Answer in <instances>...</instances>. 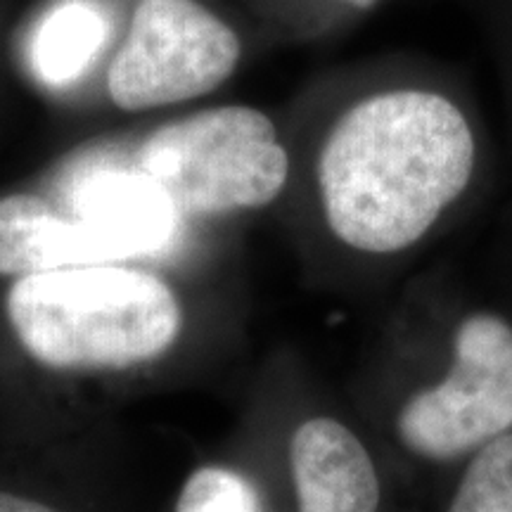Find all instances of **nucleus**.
Listing matches in <instances>:
<instances>
[{
    "instance_id": "1",
    "label": "nucleus",
    "mask_w": 512,
    "mask_h": 512,
    "mask_svg": "<svg viewBox=\"0 0 512 512\" xmlns=\"http://www.w3.org/2000/svg\"><path fill=\"white\" fill-rule=\"evenodd\" d=\"M313 183L330 245L392 264L475 214L494 183V143L470 86L394 83L335 114Z\"/></svg>"
},
{
    "instance_id": "2",
    "label": "nucleus",
    "mask_w": 512,
    "mask_h": 512,
    "mask_svg": "<svg viewBox=\"0 0 512 512\" xmlns=\"http://www.w3.org/2000/svg\"><path fill=\"white\" fill-rule=\"evenodd\" d=\"M389 380L384 432L408 465L441 484L512 434V309L448 275L422 287Z\"/></svg>"
},
{
    "instance_id": "3",
    "label": "nucleus",
    "mask_w": 512,
    "mask_h": 512,
    "mask_svg": "<svg viewBox=\"0 0 512 512\" xmlns=\"http://www.w3.org/2000/svg\"><path fill=\"white\" fill-rule=\"evenodd\" d=\"M5 311L22 349L50 370H126L176 342L183 313L157 275L119 264H76L17 278Z\"/></svg>"
},
{
    "instance_id": "4",
    "label": "nucleus",
    "mask_w": 512,
    "mask_h": 512,
    "mask_svg": "<svg viewBox=\"0 0 512 512\" xmlns=\"http://www.w3.org/2000/svg\"><path fill=\"white\" fill-rule=\"evenodd\" d=\"M140 166L178 214L216 216L266 207L290 181V155L273 121L252 107H216L157 128Z\"/></svg>"
},
{
    "instance_id": "5",
    "label": "nucleus",
    "mask_w": 512,
    "mask_h": 512,
    "mask_svg": "<svg viewBox=\"0 0 512 512\" xmlns=\"http://www.w3.org/2000/svg\"><path fill=\"white\" fill-rule=\"evenodd\" d=\"M240 53L238 34L195 0H140L107 88L126 112L176 105L219 88Z\"/></svg>"
},
{
    "instance_id": "6",
    "label": "nucleus",
    "mask_w": 512,
    "mask_h": 512,
    "mask_svg": "<svg viewBox=\"0 0 512 512\" xmlns=\"http://www.w3.org/2000/svg\"><path fill=\"white\" fill-rule=\"evenodd\" d=\"M287 460L297 512H382L380 463L368 441L337 415L313 413L299 422Z\"/></svg>"
},
{
    "instance_id": "7",
    "label": "nucleus",
    "mask_w": 512,
    "mask_h": 512,
    "mask_svg": "<svg viewBox=\"0 0 512 512\" xmlns=\"http://www.w3.org/2000/svg\"><path fill=\"white\" fill-rule=\"evenodd\" d=\"M69 214L91 228L114 261L159 254L174 240L178 209L143 166H93L69 188Z\"/></svg>"
},
{
    "instance_id": "8",
    "label": "nucleus",
    "mask_w": 512,
    "mask_h": 512,
    "mask_svg": "<svg viewBox=\"0 0 512 512\" xmlns=\"http://www.w3.org/2000/svg\"><path fill=\"white\" fill-rule=\"evenodd\" d=\"M76 264H117L110 252L69 211L38 195L0 200V275L53 271Z\"/></svg>"
},
{
    "instance_id": "9",
    "label": "nucleus",
    "mask_w": 512,
    "mask_h": 512,
    "mask_svg": "<svg viewBox=\"0 0 512 512\" xmlns=\"http://www.w3.org/2000/svg\"><path fill=\"white\" fill-rule=\"evenodd\" d=\"M105 15L91 0H64L38 24L31 41V64L50 86L72 83L91 67L105 46Z\"/></svg>"
},
{
    "instance_id": "10",
    "label": "nucleus",
    "mask_w": 512,
    "mask_h": 512,
    "mask_svg": "<svg viewBox=\"0 0 512 512\" xmlns=\"http://www.w3.org/2000/svg\"><path fill=\"white\" fill-rule=\"evenodd\" d=\"M439 512H512V434L446 479Z\"/></svg>"
},
{
    "instance_id": "11",
    "label": "nucleus",
    "mask_w": 512,
    "mask_h": 512,
    "mask_svg": "<svg viewBox=\"0 0 512 512\" xmlns=\"http://www.w3.org/2000/svg\"><path fill=\"white\" fill-rule=\"evenodd\" d=\"M176 512H261V501L249 479L238 472L202 467L183 484Z\"/></svg>"
},
{
    "instance_id": "12",
    "label": "nucleus",
    "mask_w": 512,
    "mask_h": 512,
    "mask_svg": "<svg viewBox=\"0 0 512 512\" xmlns=\"http://www.w3.org/2000/svg\"><path fill=\"white\" fill-rule=\"evenodd\" d=\"M489 19L494 29L498 74H501L503 107L512 138V0H491Z\"/></svg>"
},
{
    "instance_id": "13",
    "label": "nucleus",
    "mask_w": 512,
    "mask_h": 512,
    "mask_svg": "<svg viewBox=\"0 0 512 512\" xmlns=\"http://www.w3.org/2000/svg\"><path fill=\"white\" fill-rule=\"evenodd\" d=\"M0 512H57V510L41 501H34V498H24L17 494H8V491H0Z\"/></svg>"
},
{
    "instance_id": "14",
    "label": "nucleus",
    "mask_w": 512,
    "mask_h": 512,
    "mask_svg": "<svg viewBox=\"0 0 512 512\" xmlns=\"http://www.w3.org/2000/svg\"><path fill=\"white\" fill-rule=\"evenodd\" d=\"M330 3H337V5H344V8H351V10H358V12H366V10H373L380 0H330Z\"/></svg>"
},
{
    "instance_id": "15",
    "label": "nucleus",
    "mask_w": 512,
    "mask_h": 512,
    "mask_svg": "<svg viewBox=\"0 0 512 512\" xmlns=\"http://www.w3.org/2000/svg\"><path fill=\"white\" fill-rule=\"evenodd\" d=\"M505 256H508V264L512 271V211H510V219H508V228H505Z\"/></svg>"
}]
</instances>
